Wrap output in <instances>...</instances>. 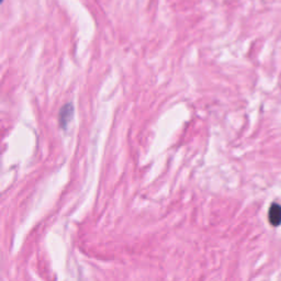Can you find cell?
<instances>
[{
	"instance_id": "obj_1",
	"label": "cell",
	"mask_w": 281,
	"mask_h": 281,
	"mask_svg": "<svg viewBox=\"0 0 281 281\" xmlns=\"http://www.w3.org/2000/svg\"><path fill=\"white\" fill-rule=\"evenodd\" d=\"M268 221L272 226H279L281 224V205L278 203H272L268 211Z\"/></svg>"
},
{
	"instance_id": "obj_2",
	"label": "cell",
	"mask_w": 281,
	"mask_h": 281,
	"mask_svg": "<svg viewBox=\"0 0 281 281\" xmlns=\"http://www.w3.org/2000/svg\"><path fill=\"white\" fill-rule=\"evenodd\" d=\"M72 114H73V106L68 103V105H66L60 112V123L63 129H65L66 125L68 124Z\"/></svg>"
}]
</instances>
